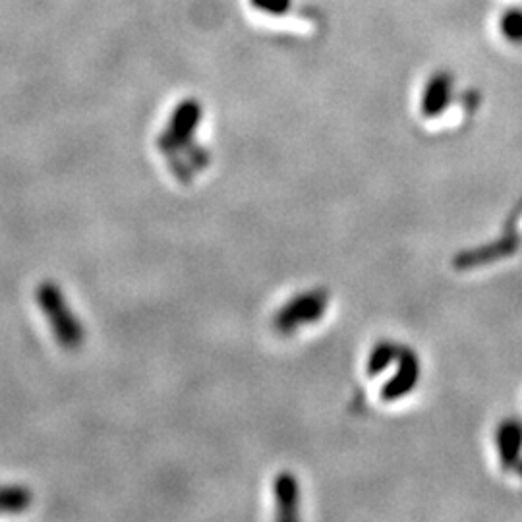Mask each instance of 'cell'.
Instances as JSON below:
<instances>
[{"mask_svg": "<svg viewBox=\"0 0 522 522\" xmlns=\"http://www.w3.org/2000/svg\"><path fill=\"white\" fill-rule=\"evenodd\" d=\"M273 499L279 521H296L300 517V484L292 472H279L273 480Z\"/></svg>", "mask_w": 522, "mask_h": 522, "instance_id": "cell-7", "label": "cell"}, {"mask_svg": "<svg viewBox=\"0 0 522 522\" xmlns=\"http://www.w3.org/2000/svg\"><path fill=\"white\" fill-rule=\"evenodd\" d=\"M499 29L509 43L522 45V8L519 6L507 8L499 18Z\"/></svg>", "mask_w": 522, "mask_h": 522, "instance_id": "cell-10", "label": "cell"}, {"mask_svg": "<svg viewBox=\"0 0 522 522\" xmlns=\"http://www.w3.org/2000/svg\"><path fill=\"white\" fill-rule=\"evenodd\" d=\"M250 4L265 16H285L292 6V0H250Z\"/></svg>", "mask_w": 522, "mask_h": 522, "instance_id": "cell-11", "label": "cell"}, {"mask_svg": "<svg viewBox=\"0 0 522 522\" xmlns=\"http://www.w3.org/2000/svg\"><path fill=\"white\" fill-rule=\"evenodd\" d=\"M33 501V493L24 486H0V513H22Z\"/></svg>", "mask_w": 522, "mask_h": 522, "instance_id": "cell-9", "label": "cell"}, {"mask_svg": "<svg viewBox=\"0 0 522 522\" xmlns=\"http://www.w3.org/2000/svg\"><path fill=\"white\" fill-rule=\"evenodd\" d=\"M395 364H397L395 374L387 379V383H383L379 391V399L383 403H397L405 399L416 389L420 381L422 364L412 348H401Z\"/></svg>", "mask_w": 522, "mask_h": 522, "instance_id": "cell-4", "label": "cell"}, {"mask_svg": "<svg viewBox=\"0 0 522 522\" xmlns=\"http://www.w3.org/2000/svg\"><path fill=\"white\" fill-rule=\"evenodd\" d=\"M399 352H401V347L395 345L393 341L376 343L366 358V376L377 377L381 376L383 372H387L397 362Z\"/></svg>", "mask_w": 522, "mask_h": 522, "instance_id": "cell-8", "label": "cell"}, {"mask_svg": "<svg viewBox=\"0 0 522 522\" xmlns=\"http://www.w3.org/2000/svg\"><path fill=\"white\" fill-rule=\"evenodd\" d=\"M39 310L49 321L55 341L66 350H78L86 343V329L80 318L72 312L66 296L57 283L43 281L35 292Z\"/></svg>", "mask_w": 522, "mask_h": 522, "instance_id": "cell-1", "label": "cell"}, {"mask_svg": "<svg viewBox=\"0 0 522 522\" xmlns=\"http://www.w3.org/2000/svg\"><path fill=\"white\" fill-rule=\"evenodd\" d=\"M327 304H329V296L325 290H308V292L296 294L275 314L273 327L279 333L289 335L304 325L318 323L327 312Z\"/></svg>", "mask_w": 522, "mask_h": 522, "instance_id": "cell-3", "label": "cell"}, {"mask_svg": "<svg viewBox=\"0 0 522 522\" xmlns=\"http://www.w3.org/2000/svg\"><path fill=\"white\" fill-rule=\"evenodd\" d=\"M495 447L499 463L505 470H513L522 463V422L517 418L503 420L495 430Z\"/></svg>", "mask_w": 522, "mask_h": 522, "instance_id": "cell-6", "label": "cell"}, {"mask_svg": "<svg viewBox=\"0 0 522 522\" xmlns=\"http://www.w3.org/2000/svg\"><path fill=\"white\" fill-rule=\"evenodd\" d=\"M455 99V76L449 70H435L420 95V115L439 118Z\"/></svg>", "mask_w": 522, "mask_h": 522, "instance_id": "cell-5", "label": "cell"}, {"mask_svg": "<svg viewBox=\"0 0 522 522\" xmlns=\"http://www.w3.org/2000/svg\"><path fill=\"white\" fill-rule=\"evenodd\" d=\"M202 118L203 107L198 99H182L157 140L159 151L171 157L186 149L188 145L194 144V136L202 124Z\"/></svg>", "mask_w": 522, "mask_h": 522, "instance_id": "cell-2", "label": "cell"}]
</instances>
